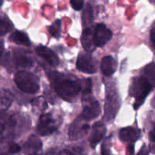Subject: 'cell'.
Masks as SVG:
<instances>
[{
	"instance_id": "cell-10",
	"label": "cell",
	"mask_w": 155,
	"mask_h": 155,
	"mask_svg": "<svg viewBox=\"0 0 155 155\" xmlns=\"http://www.w3.org/2000/svg\"><path fill=\"white\" fill-rule=\"evenodd\" d=\"M106 127L101 122L95 123L92 126V133L89 139L92 148H95L96 145L99 143L100 141L103 139L106 133Z\"/></svg>"
},
{
	"instance_id": "cell-16",
	"label": "cell",
	"mask_w": 155,
	"mask_h": 155,
	"mask_svg": "<svg viewBox=\"0 0 155 155\" xmlns=\"http://www.w3.org/2000/svg\"><path fill=\"white\" fill-rule=\"evenodd\" d=\"M81 42L83 48L88 52H92L95 50L96 46L94 43L93 33L90 27H88L84 29L81 36Z\"/></svg>"
},
{
	"instance_id": "cell-24",
	"label": "cell",
	"mask_w": 155,
	"mask_h": 155,
	"mask_svg": "<svg viewBox=\"0 0 155 155\" xmlns=\"http://www.w3.org/2000/svg\"><path fill=\"white\" fill-rule=\"evenodd\" d=\"M71 5L75 11H80L84 5V0H71Z\"/></svg>"
},
{
	"instance_id": "cell-7",
	"label": "cell",
	"mask_w": 155,
	"mask_h": 155,
	"mask_svg": "<svg viewBox=\"0 0 155 155\" xmlns=\"http://www.w3.org/2000/svg\"><path fill=\"white\" fill-rule=\"evenodd\" d=\"M77 68L86 74H94L96 72V64L92 56L87 53H81L77 61Z\"/></svg>"
},
{
	"instance_id": "cell-18",
	"label": "cell",
	"mask_w": 155,
	"mask_h": 155,
	"mask_svg": "<svg viewBox=\"0 0 155 155\" xmlns=\"http://www.w3.org/2000/svg\"><path fill=\"white\" fill-rule=\"evenodd\" d=\"M13 94L6 89H2L1 90V109L2 111L8 110L13 102Z\"/></svg>"
},
{
	"instance_id": "cell-12",
	"label": "cell",
	"mask_w": 155,
	"mask_h": 155,
	"mask_svg": "<svg viewBox=\"0 0 155 155\" xmlns=\"http://www.w3.org/2000/svg\"><path fill=\"white\" fill-rule=\"evenodd\" d=\"M117 68V62L112 56H105L101 62V71L104 75L110 77L113 75Z\"/></svg>"
},
{
	"instance_id": "cell-15",
	"label": "cell",
	"mask_w": 155,
	"mask_h": 155,
	"mask_svg": "<svg viewBox=\"0 0 155 155\" xmlns=\"http://www.w3.org/2000/svg\"><path fill=\"white\" fill-rule=\"evenodd\" d=\"M89 127L87 124H81L80 121L79 120V118L71 125V128L69 130V136L71 139H77L87 133L89 130Z\"/></svg>"
},
{
	"instance_id": "cell-17",
	"label": "cell",
	"mask_w": 155,
	"mask_h": 155,
	"mask_svg": "<svg viewBox=\"0 0 155 155\" xmlns=\"http://www.w3.org/2000/svg\"><path fill=\"white\" fill-rule=\"evenodd\" d=\"M9 39L18 45H25V46H30L31 45V42L28 36L26 33L18 30L12 33V34L9 36Z\"/></svg>"
},
{
	"instance_id": "cell-29",
	"label": "cell",
	"mask_w": 155,
	"mask_h": 155,
	"mask_svg": "<svg viewBox=\"0 0 155 155\" xmlns=\"http://www.w3.org/2000/svg\"><path fill=\"white\" fill-rule=\"evenodd\" d=\"M150 2H151V3H154V4H155V0H149Z\"/></svg>"
},
{
	"instance_id": "cell-26",
	"label": "cell",
	"mask_w": 155,
	"mask_h": 155,
	"mask_svg": "<svg viewBox=\"0 0 155 155\" xmlns=\"http://www.w3.org/2000/svg\"><path fill=\"white\" fill-rule=\"evenodd\" d=\"M150 37H151V42L152 43L153 47H154L155 50V26L151 29V34H150Z\"/></svg>"
},
{
	"instance_id": "cell-1",
	"label": "cell",
	"mask_w": 155,
	"mask_h": 155,
	"mask_svg": "<svg viewBox=\"0 0 155 155\" xmlns=\"http://www.w3.org/2000/svg\"><path fill=\"white\" fill-rule=\"evenodd\" d=\"M51 77L53 78V85L58 95L64 100L71 101L77 96L81 90V84L71 79L61 77V74L51 73Z\"/></svg>"
},
{
	"instance_id": "cell-13",
	"label": "cell",
	"mask_w": 155,
	"mask_h": 155,
	"mask_svg": "<svg viewBox=\"0 0 155 155\" xmlns=\"http://www.w3.org/2000/svg\"><path fill=\"white\" fill-rule=\"evenodd\" d=\"M140 130L133 127H129L120 130L119 137L120 140L126 142H134L139 139Z\"/></svg>"
},
{
	"instance_id": "cell-23",
	"label": "cell",
	"mask_w": 155,
	"mask_h": 155,
	"mask_svg": "<svg viewBox=\"0 0 155 155\" xmlns=\"http://www.w3.org/2000/svg\"><path fill=\"white\" fill-rule=\"evenodd\" d=\"M92 83L91 79H86L83 80L81 84V90L83 92V95H88L92 92Z\"/></svg>"
},
{
	"instance_id": "cell-21",
	"label": "cell",
	"mask_w": 155,
	"mask_h": 155,
	"mask_svg": "<svg viewBox=\"0 0 155 155\" xmlns=\"http://www.w3.org/2000/svg\"><path fill=\"white\" fill-rule=\"evenodd\" d=\"M93 15H92V6L89 4L86 5L85 10L83 13V24L86 26L90 25L92 22V18H93Z\"/></svg>"
},
{
	"instance_id": "cell-20",
	"label": "cell",
	"mask_w": 155,
	"mask_h": 155,
	"mask_svg": "<svg viewBox=\"0 0 155 155\" xmlns=\"http://www.w3.org/2000/svg\"><path fill=\"white\" fill-rule=\"evenodd\" d=\"M61 21L59 19L54 21L52 24L48 27V31L49 33L53 37L58 39L61 36Z\"/></svg>"
},
{
	"instance_id": "cell-2",
	"label": "cell",
	"mask_w": 155,
	"mask_h": 155,
	"mask_svg": "<svg viewBox=\"0 0 155 155\" xmlns=\"http://www.w3.org/2000/svg\"><path fill=\"white\" fill-rule=\"evenodd\" d=\"M152 88V85L143 75L133 79L130 89V94L135 98V104L133 106L136 110L143 104Z\"/></svg>"
},
{
	"instance_id": "cell-25",
	"label": "cell",
	"mask_w": 155,
	"mask_h": 155,
	"mask_svg": "<svg viewBox=\"0 0 155 155\" xmlns=\"http://www.w3.org/2000/svg\"><path fill=\"white\" fill-rule=\"evenodd\" d=\"M8 151L12 154H16L21 151V147L15 143H12L8 147Z\"/></svg>"
},
{
	"instance_id": "cell-27",
	"label": "cell",
	"mask_w": 155,
	"mask_h": 155,
	"mask_svg": "<svg viewBox=\"0 0 155 155\" xmlns=\"http://www.w3.org/2000/svg\"><path fill=\"white\" fill-rule=\"evenodd\" d=\"M150 139H151V141L153 143L155 144V124L154 126V128H153V130H151V133H150Z\"/></svg>"
},
{
	"instance_id": "cell-6",
	"label": "cell",
	"mask_w": 155,
	"mask_h": 155,
	"mask_svg": "<svg viewBox=\"0 0 155 155\" xmlns=\"http://www.w3.org/2000/svg\"><path fill=\"white\" fill-rule=\"evenodd\" d=\"M120 107V98L117 93L114 91H110L107 93L105 103V117L107 120H112L116 116Z\"/></svg>"
},
{
	"instance_id": "cell-14",
	"label": "cell",
	"mask_w": 155,
	"mask_h": 155,
	"mask_svg": "<svg viewBox=\"0 0 155 155\" xmlns=\"http://www.w3.org/2000/svg\"><path fill=\"white\" fill-rule=\"evenodd\" d=\"M42 148V142L35 135L30 136L24 145V152L26 154H36L39 151H41Z\"/></svg>"
},
{
	"instance_id": "cell-4",
	"label": "cell",
	"mask_w": 155,
	"mask_h": 155,
	"mask_svg": "<svg viewBox=\"0 0 155 155\" xmlns=\"http://www.w3.org/2000/svg\"><path fill=\"white\" fill-rule=\"evenodd\" d=\"M58 125L50 113L44 114L40 117L37 126V131L42 136H50L57 130Z\"/></svg>"
},
{
	"instance_id": "cell-8",
	"label": "cell",
	"mask_w": 155,
	"mask_h": 155,
	"mask_svg": "<svg viewBox=\"0 0 155 155\" xmlns=\"http://www.w3.org/2000/svg\"><path fill=\"white\" fill-rule=\"evenodd\" d=\"M101 107L97 100L92 98L89 101L87 104L83 107L81 117L85 120H93L101 114Z\"/></svg>"
},
{
	"instance_id": "cell-11",
	"label": "cell",
	"mask_w": 155,
	"mask_h": 155,
	"mask_svg": "<svg viewBox=\"0 0 155 155\" xmlns=\"http://www.w3.org/2000/svg\"><path fill=\"white\" fill-rule=\"evenodd\" d=\"M15 62L18 66L21 68H30L33 64V60L28 52L24 50H15L14 51Z\"/></svg>"
},
{
	"instance_id": "cell-22",
	"label": "cell",
	"mask_w": 155,
	"mask_h": 155,
	"mask_svg": "<svg viewBox=\"0 0 155 155\" xmlns=\"http://www.w3.org/2000/svg\"><path fill=\"white\" fill-rule=\"evenodd\" d=\"M13 28V24L7 17H2L1 18V35L4 36L10 32Z\"/></svg>"
},
{
	"instance_id": "cell-9",
	"label": "cell",
	"mask_w": 155,
	"mask_h": 155,
	"mask_svg": "<svg viewBox=\"0 0 155 155\" xmlns=\"http://www.w3.org/2000/svg\"><path fill=\"white\" fill-rule=\"evenodd\" d=\"M36 53L39 57L42 58L44 60L46 61L51 66L57 67L60 63V60L57 54L48 47L44 46V45H39L36 48Z\"/></svg>"
},
{
	"instance_id": "cell-19",
	"label": "cell",
	"mask_w": 155,
	"mask_h": 155,
	"mask_svg": "<svg viewBox=\"0 0 155 155\" xmlns=\"http://www.w3.org/2000/svg\"><path fill=\"white\" fill-rule=\"evenodd\" d=\"M143 76L148 80L153 87L155 86V62L147 65L143 71Z\"/></svg>"
},
{
	"instance_id": "cell-3",
	"label": "cell",
	"mask_w": 155,
	"mask_h": 155,
	"mask_svg": "<svg viewBox=\"0 0 155 155\" xmlns=\"http://www.w3.org/2000/svg\"><path fill=\"white\" fill-rule=\"evenodd\" d=\"M15 83L23 92L29 94H35L39 91V80L32 73L26 71H18L15 74Z\"/></svg>"
},
{
	"instance_id": "cell-5",
	"label": "cell",
	"mask_w": 155,
	"mask_h": 155,
	"mask_svg": "<svg viewBox=\"0 0 155 155\" xmlns=\"http://www.w3.org/2000/svg\"><path fill=\"white\" fill-rule=\"evenodd\" d=\"M113 33L105 24H98L93 32L94 43L96 47H103L111 39Z\"/></svg>"
},
{
	"instance_id": "cell-28",
	"label": "cell",
	"mask_w": 155,
	"mask_h": 155,
	"mask_svg": "<svg viewBox=\"0 0 155 155\" xmlns=\"http://www.w3.org/2000/svg\"><path fill=\"white\" fill-rule=\"evenodd\" d=\"M151 104H152L153 107H154V108H155V96H154V98H153L152 102H151Z\"/></svg>"
}]
</instances>
